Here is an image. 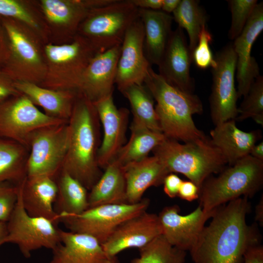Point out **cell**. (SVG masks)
I'll use <instances>...</instances> for the list:
<instances>
[{
  "label": "cell",
  "mask_w": 263,
  "mask_h": 263,
  "mask_svg": "<svg viewBox=\"0 0 263 263\" xmlns=\"http://www.w3.org/2000/svg\"><path fill=\"white\" fill-rule=\"evenodd\" d=\"M250 207L244 196L218 207L189 251L194 263H243L247 250L259 244L257 230L246 222Z\"/></svg>",
  "instance_id": "obj_1"
},
{
  "label": "cell",
  "mask_w": 263,
  "mask_h": 263,
  "mask_svg": "<svg viewBox=\"0 0 263 263\" xmlns=\"http://www.w3.org/2000/svg\"><path fill=\"white\" fill-rule=\"evenodd\" d=\"M68 126V147L61 170L90 190L102 174L97 160L99 119L93 103L79 93Z\"/></svg>",
  "instance_id": "obj_2"
},
{
  "label": "cell",
  "mask_w": 263,
  "mask_h": 263,
  "mask_svg": "<svg viewBox=\"0 0 263 263\" xmlns=\"http://www.w3.org/2000/svg\"><path fill=\"white\" fill-rule=\"evenodd\" d=\"M144 84L156 102L155 110L161 132L167 138L186 143L206 136L193 120V115L203 112L198 95L170 85L151 67Z\"/></svg>",
  "instance_id": "obj_3"
},
{
  "label": "cell",
  "mask_w": 263,
  "mask_h": 263,
  "mask_svg": "<svg viewBox=\"0 0 263 263\" xmlns=\"http://www.w3.org/2000/svg\"><path fill=\"white\" fill-rule=\"evenodd\" d=\"M152 152L169 173L183 174L199 189L211 175L220 173L227 164L207 136L183 144L166 137Z\"/></svg>",
  "instance_id": "obj_4"
},
{
  "label": "cell",
  "mask_w": 263,
  "mask_h": 263,
  "mask_svg": "<svg viewBox=\"0 0 263 263\" xmlns=\"http://www.w3.org/2000/svg\"><path fill=\"white\" fill-rule=\"evenodd\" d=\"M263 184V161L248 155L204 182L200 188L199 205L206 212L214 211L238 198L252 197Z\"/></svg>",
  "instance_id": "obj_5"
},
{
  "label": "cell",
  "mask_w": 263,
  "mask_h": 263,
  "mask_svg": "<svg viewBox=\"0 0 263 263\" xmlns=\"http://www.w3.org/2000/svg\"><path fill=\"white\" fill-rule=\"evenodd\" d=\"M0 19L7 37L9 52L8 59L0 70L14 82L40 84L46 72L45 44L21 23L10 18Z\"/></svg>",
  "instance_id": "obj_6"
},
{
  "label": "cell",
  "mask_w": 263,
  "mask_h": 263,
  "mask_svg": "<svg viewBox=\"0 0 263 263\" xmlns=\"http://www.w3.org/2000/svg\"><path fill=\"white\" fill-rule=\"evenodd\" d=\"M98 53L86 38L78 35L68 43L44 44L46 72L38 85L55 90L78 92L86 68Z\"/></svg>",
  "instance_id": "obj_7"
},
{
  "label": "cell",
  "mask_w": 263,
  "mask_h": 263,
  "mask_svg": "<svg viewBox=\"0 0 263 263\" xmlns=\"http://www.w3.org/2000/svg\"><path fill=\"white\" fill-rule=\"evenodd\" d=\"M138 8L132 0H113L91 9L80 24L77 35L99 52L122 44L125 34L138 18Z\"/></svg>",
  "instance_id": "obj_8"
},
{
  "label": "cell",
  "mask_w": 263,
  "mask_h": 263,
  "mask_svg": "<svg viewBox=\"0 0 263 263\" xmlns=\"http://www.w3.org/2000/svg\"><path fill=\"white\" fill-rule=\"evenodd\" d=\"M17 186L18 200L7 222V233L4 244H16L27 258L31 257L33 251L42 248L53 250L60 243V229L49 219L27 213L22 203L21 183Z\"/></svg>",
  "instance_id": "obj_9"
},
{
  "label": "cell",
  "mask_w": 263,
  "mask_h": 263,
  "mask_svg": "<svg viewBox=\"0 0 263 263\" xmlns=\"http://www.w3.org/2000/svg\"><path fill=\"white\" fill-rule=\"evenodd\" d=\"M149 204V200L145 198L135 204L101 205L79 214L59 215L58 221L70 231L90 235L102 244L120 224L146 211Z\"/></svg>",
  "instance_id": "obj_10"
},
{
  "label": "cell",
  "mask_w": 263,
  "mask_h": 263,
  "mask_svg": "<svg viewBox=\"0 0 263 263\" xmlns=\"http://www.w3.org/2000/svg\"><path fill=\"white\" fill-rule=\"evenodd\" d=\"M69 138L68 122L34 132L29 142L27 176H48L56 179L62 168Z\"/></svg>",
  "instance_id": "obj_11"
},
{
  "label": "cell",
  "mask_w": 263,
  "mask_h": 263,
  "mask_svg": "<svg viewBox=\"0 0 263 263\" xmlns=\"http://www.w3.org/2000/svg\"><path fill=\"white\" fill-rule=\"evenodd\" d=\"M65 122H68L47 115L21 93L0 101V137L29 149L31 136L36 130Z\"/></svg>",
  "instance_id": "obj_12"
},
{
  "label": "cell",
  "mask_w": 263,
  "mask_h": 263,
  "mask_svg": "<svg viewBox=\"0 0 263 263\" xmlns=\"http://www.w3.org/2000/svg\"><path fill=\"white\" fill-rule=\"evenodd\" d=\"M211 68L212 84L209 98L210 116L216 125L238 115V98L235 85L237 56L232 43L225 46L214 56Z\"/></svg>",
  "instance_id": "obj_13"
},
{
  "label": "cell",
  "mask_w": 263,
  "mask_h": 263,
  "mask_svg": "<svg viewBox=\"0 0 263 263\" xmlns=\"http://www.w3.org/2000/svg\"><path fill=\"white\" fill-rule=\"evenodd\" d=\"M46 24L49 43L71 42L77 35L89 11L105 6L111 0H38Z\"/></svg>",
  "instance_id": "obj_14"
},
{
  "label": "cell",
  "mask_w": 263,
  "mask_h": 263,
  "mask_svg": "<svg viewBox=\"0 0 263 263\" xmlns=\"http://www.w3.org/2000/svg\"><path fill=\"white\" fill-rule=\"evenodd\" d=\"M144 42V27L138 17L127 31L121 44L115 81L120 92L133 84H144L151 67L145 54Z\"/></svg>",
  "instance_id": "obj_15"
},
{
  "label": "cell",
  "mask_w": 263,
  "mask_h": 263,
  "mask_svg": "<svg viewBox=\"0 0 263 263\" xmlns=\"http://www.w3.org/2000/svg\"><path fill=\"white\" fill-rule=\"evenodd\" d=\"M215 210L206 212L199 205L190 213L181 215L178 206L166 207L158 215L162 235L172 246L189 251L196 244L206 222Z\"/></svg>",
  "instance_id": "obj_16"
},
{
  "label": "cell",
  "mask_w": 263,
  "mask_h": 263,
  "mask_svg": "<svg viewBox=\"0 0 263 263\" xmlns=\"http://www.w3.org/2000/svg\"><path fill=\"white\" fill-rule=\"evenodd\" d=\"M161 235L162 229L158 215L145 211L120 224L101 245L110 258L127 249H140Z\"/></svg>",
  "instance_id": "obj_17"
},
{
  "label": "cell",
  "mask_w": 263,
  "mask_h": 263,
  "mask_svg": "<svg viewBox=\"0 0 263 263\" xmlns=\"http://www.w3.org/2000/svg\"><path fill=\"white\" fill-rule=\"evenodd\" d=\"M103 129V137L97 153L98 165L105 169L125 144L129 112L118 109L113 94L93 103Z\"/></svg>",
  "instance_id": "obj_18"
},
{
  "label": "cell",
  "mask_w": 263,
  "mask_h": 263,
  "mask_svg": "<svg viewBox=\"0 0 263 263\" xmlns=\"http://www.w3.org/2000/svg\"><path fill=\"white\" fill-rule=\"evenodd\" d=\"M263 30V3H258L240 35L232 43L237 56L236 78L238 96L244 97L260 75L259 67L251 55L253 44Z\"/></svg>",
  "instance_id": "obj_19"
},
{
  "label": "cell",
  "mask_w": 263,
  "mask_h": 263,
  "mask_svg": "<svg viewBox=\"0 0 263 263\" xmlns=\"http://www.w3.org/2000/svg\"><path fill=\"white\" fill-rule=\"evenodd\" d=\"M121 44L96 54L82 76L78 92L94 103L113 94Z\"/></svg>",
  "instance_id": "obj_20"
},
{
  "label": "cell",
  "mask_w": 263,
  "mask_h": 263,
  "mask_svg": "<svg viewBox=\"0 0 263 263\" xmlns=\"http://www.w3.org/2000/svg\"><path fill=\"white\" fill-rule=\"evenodd\" d=\"M192 54L183 30L172 31L162 59L158 65L159 74L170 85L193 93V80L190 75Z\"/></svg>",
  "instance_id": "obj_21"
},
{
  "label": "cell",
  "mask_w": 263,
  "mask_h": 263,
  "mask_svg": "<svg viewBox=\"0 0 263 263\" xmlns=\"http://www.w3.org/2000/svg\"><path fill=\"white\" fill-rule=\"evenodd\" d=\"M21 186L22 203L27 213L47 218L57 225L58 216L54 209L58 193L56 179L48 176H27Z\"/></svg>",
  "instance_id": "obj_22"
},
{
  "label": "cell",
  "mask_w": 263,
  "mask_h": 263,
  "mask_svg": "<svg viewBox=\"0 0 263 263\" xmlns=\"http://www.w3.org/2000/svg\"><path fill=\"white\" fill-rule=\"evenodd\" d=\"M60 243L53 251L50 263H107L101 244L83 233L59 231Z\"/></svg>",
  "instance_id": "obj_23"
},
{
  "label": "cell",
  "mask_w": 263,
  "mask_h": 263,
  "mask_svg": "<svg viewBox=\"0 0 263 263\" xmlns=\"http://www.w3.org/2000/svg\"><path fill=\"white\" fill-rule=\"evenodd\" d=\"M14 85L35 106L42 108L47 115L68 122L78 94L77 91L55 90L24 81H15Z\"/></svg>",
  "instance_id": "obj_24"
},
{
  "label": "cell",
  "mask_w": 263,
  "mask_h": 263,
  "mask_svg": "<svg viewBox=\"0 0 263 263\" xmlns=\"http://www.w3.org/2000/svg\"><path fill=\"white\" fill-rule=\"evenodd\" d=\"M210 135L211 142L221 152L229 166L249 155L261 138L257 131L246 132L239 129L235 119L215 125Z\"/></svg>",
  "instance_id": "obj_25"
},
{
  "label": "cell",
  "mask_w": 263,
  "mask_h": 263,
  "mask_svg": "<svg viewBox=\"0 0 263 263\" xmlns=\"http://www.w3.org/2000/svg\"><path fill=\"white\" fill-rule=\"evenodd\" d=\"M123 167L128 204L140 202L148 188L162 184L165 177L169 173L162 162L154 155Z\"/></svg>",
  "instance_id": "obj_26"
},
{
  "label": "cell",
  "mask_w": 263,
  "mask_h": 263,
  "mask_svg": "<svg viewBox=\"0 0 263 263\" xmlns=\"http://www.w3.org/2000/svg\"><path fill=\"white\" fill-rule=\"evenodd\" d=\"M144 30V47L150 64L158 65L170 35L173 17L162 10L138 9Z\"/></svg>",
  "instance_id": "obj_27"
},
{
  "label": "cell",
  "mask_w": 263,
  "mask_h": 263,
  "mask_svg": "<svg viewBox=\"0 0 263 263\" xmlns=\"http://www.w3.org/2000/svg\"><path fill=\"white\" fill-rule=\"evenodd\" d=\"M104 169L88 193L89 207L104 205L128 204L123 166L114 159Z\"/></svg>",
  "instance_id": "obj_28"
},
{
  "label": "cell",
  "mask_w": 263,
  "mask_h": 263,
  "mask_svg": "<svg viewBox=\"0 0 263 263\" xmlns=\"http://www.w3.org/2000/svg\"><path fill=\"white\" fill-rule=\"evenodd\" d=\"M0 18L21 23L45 44L49 43L48 29L38 0H0Z\"/></svg>",
  "instance_id": "obj_29"
},
{
  "label": "cell",
  "mask_w": 263,
  "mask_h": 263,
  "mask_svg": "<svg viewBox=\"0 0 263 263\" xmlns=\"http://www.w3.org/2000/svg\"><path fill=\"white\" fill-rule=\"evenodd\" d=\"M130 129L129 141L114 159L123 166L148 157L149 153L166 138L161 132L152 131L133 122Z\"/></svg>",
  "instance_id": "obj_30"
},
{
  "label": "cell",
  "mask_w": 263,
  "mask_h": 263,
  "mask_svg": "<svg viewBox=\"0 0 263 263\" xmlns=\"http://www.w3.org/2000/svg\"><path fill=\"white\" fill-rule=\"evenodd\" d=\"M56 181L58 193L54 209L58 215L79 214L89 208L88 189L78 180L61 170Z\"/></svg>",
  "instance_id": "obj_31"
},
{
  "label": "cell",
  "mask_w": 263,
  "mask_h": 263,
  "mask_svg": "<svg viewBox=\"0 0 263 263\" xmlns=\"http://www.w3.org/2000/svg\"><path fill=\"white\" fill-rule=\"evenodd\" d=\"M29 149L14 140L0 137V184L21 183L27 177Z\"/></svg>",
  "instance_id": "obj_32"
},
{
  "label": "cell",
  "mask_w": 263,
  "mask_h": 263,
  "mask_svg": "<svg viewBox=\"0 0 263 263\" xmlns=\"http://www.w3.org/2000/svg\"><path fill=\"white\" fill-rule=\"evenodd\" d=\"M121 92L130 102L133 122L162 132L154 106V99L144 84H133Z\"/></svg>",
  "instance_id": "obj_33"
},
{
  "label": "cell",
  "mask_w": 263,
  "mask_h": 263,
  "mask_svg": "<svg viewBox=\"0 0 263 263\" xmlns=\"http://www.w3.org/2000/svg\"><path fill=\"white\" fill-rule=\"evenodd\" d=\"M173 19L178 27L185 29L189 38L188 47L191 54L196 47L203 26L206 24L207 14L196 0H181L173 12Z\"/></svg>",
  "instance_id": "obj_34"
},
{
  "label": "cell",
  "mask_w": 263,
  "mask_h": 263,
  "mask_svg": "<svg viewBox=\"0 0 263 263\" xmlns=\"http://www.w3.org/2000/svg\"><path fill=\"white\" fill-rule=\"evenodd\" d=\"M139 257L131 263H184L186 252L172 246L161 235L139 249Z\"/></svg>",
  "instance_id": "obj_35"
},
{
  "label": "cell",
  "mask_w": 263,
  "mask_h": 263,
  "mask_svg": "<svg viewBox=\"0 0 263 263\" xmlns=\"http://www.w3.org/2000/svg\"><path fill=\"white\" fill-rule=\"evenodd\" d=\"M251 118L257 124L263 125V76L259 75L251 85L243 102L238 108L235 120Z\"/></svg>",
  "instance_id": "obj_36"
},
{
  "label": "cell",
  "mask_w": 263,
  "mask_h": 263,
  "mask_svg": "<svg viewBox=\"0 0 263 263\" xmlns=\"http://www.w3.org/2000/svg\"><path fill=\"white\" fill-rule=\"evenodd\" d=\"M231 13V23L228 36L234 40L243 31L258 4L257 0H227Z\"/></svg>",
  "instance_id": "obj_37"
},
{
  "label": "cell",
  "mask_w": 263,
  "mask_h": 263,
  "mask_svg": "<svg viewBox=\"0 0 263 263\" xmlns=\"http://www.w3.org/2000/svg\"><path fill=\"white\" fill-rule=\"evenodd\" d=\"M212 41V36L205 24L201 29L198 43L192 53V60L199 69L211 67L214 62L210 47Z\"/></svg>",
  "instance_id": "obj_38"
},
{
  "label": "cell",
  "mask_w": 263,
  "mask_h": 263,
  "mask_svg": "<svg viewBox=\"0 0 263 263\" xmlns=\"http://www.w3.org/2000/svg\"><path fill=\"white\" fill-rule=\"evenodd\" d=\"M18 197L17 185L0 184V221L7 223L16 206Z\"/></svg>",
  "instance_id": "obj_39"
},
{
  "label": "cell",
  "mask_w": 263,
  "mask_h": 263,
  "mask_svg": "<svg viewBox=\"0 0 263 263\" xmlns=\"http://www.w3.org/2000/svg\"><path fill=\"white\" fill-rule=\"evenodd\" d=\"M20 94L15 87L14 81L0 70V101Z\"/></svg>",
  "instance_id": "obj_40"
},
{
  "label": "cell",
  "mask_w": 263,
  "mask_h": 263,
  "mask_svg": "<svg viewBox=\"0 0 263 263\" xmlns=\"http://www.w3.org/2000/svg\"><path fill=\"white\" fill-rule=\"evenodd\" d=\"M183 180L173 173L168 174L163 181L164 191L169 198L178 196L179 190Z\"/></svg>",
  "instance_id": "obj_41"
},
{
  "label": "cell",
  "mask_w": 263,
  "mask_h": 263,
  "mask_svg": "<svg viewBox=\"0 0 263 263\" xmlns=\"http://www.w3.org/2000/svg\"><path fill=\"white\" fill-rule=\"evenodd\" d=\"M199 188L191 181H183L177 196L183 200L191 202L199 198Z\"/></svg>",
  "instance_id": "obj_42"
},
{
  "label": "cell",
  "mask_w": 263,
  "mask_h": 263,
  "mask_svg": "<svg viewBox=\"0 0 263 263\" xmlns=\"http://www.w3.org/2000/svg\"><path fill=\"white\" fill-rule=\"evenodd\" d=\"M243 263H263V247L259 244L249 247L245 253Z\"/></svg>",
  "instance_id": "obj_43"
},
{
  "label": "cell",
  "mask_w": 263,
  "mask_h": 263,
  "mask_svg": "<svg viewBox=\"0 0 263 263\" xmlns=\"http://www.w3.org/2000/svg\"><path fill=\"white\" fill-rule=\"evenodd\" d=\"M9 44L6 34L0 19V70L6 64L9 57Z\"/></svg>",
  "instance_id": "obj_44"
},
{
  "label": "cell",
  "mask_w": 263,
  "mask_h": 263,
  "mask_svg": "<svg viewBox=\"0 0 263 263\" xmlns=\"http://www.w3.org/2000/svg\"><path fill=\"white\" fill-rule=\"evenodd\" d=\"M163 0H132L138 9L161 10Z\"/></svg>",
  "instance_id": "obj_45"
},
{
  "label": "cell",
  "mask_w": 263,
  "mask_h": 263,
  "mask_svg": "<svg viewBox=\"0 0 263 263\" xmlns=\"http://www.w3.org/2000/svg\"><path fill=\"white\" fill-rule=\"evenodd\" d=\"M181 0H163L161 10L170 14L176 9Z\"/></svg>",
  "instance_id": "obj_46"
},
{
  "label": "cell",
  "mask_w": 263,
  "mask_h": 263,
  "mask_svg": "<svg viewBox=\"0 0 263 263\" xmlns=\"http://www.w3.org/2000/svg\"><path fill=\"white\" fill-rule=\"evenodd\" d=\"M253 157L263 161V142L255 144L251 149L249 154Z\"/></svg>",
  "instance_id": "obj_47"
},
{
  "label": "cell",
  "mask_w": 263,
  "mask_h": 263,
  "mask_svg": "<svg viewBox=\"0 0 263 263\" xmlns=\"http://www.w3.org/2000/svg\"><path fill=\"white\" fill-rule=\"evenodd\" d=\"M263 198L257 205L256 208V220L258 221L260 224L263 225Z\"/></svg>",
  "instance_id": "obj_48"
},
{
  "label": "cell",
  "mask_w": 263,
  "mask_h": 263,
  "mask_svg": "<svg viewBox=\"0 0 263 263\" xmlns=\"http://www.w3.org/2000/svg\"><path fill=\"white\" fill-rule=\"evenodd\" d=\"M7 233V223L0 221V246L4 244V240Z\"/></svg>",
  "instance_id": "obj_49"
},
{
  "label": "cell",
  "mask_w": 263,
  "mask_h": 263,
  "mask_svg": "<svg viewBox=\"0 0 263 263\" xmlns=\"http://www.w3.org/2000/svg\"><path fill=\"white\" fill-rule=\"evenodd\" d=\"M107 263H120L116 256L108 258Z\"/></svg>",
  "instance_id": "obj_50"
}]
</instances>
